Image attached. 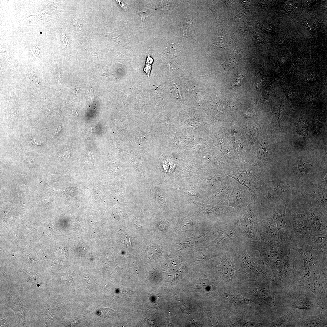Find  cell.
<instances>
[{"instance_id":"2e32d148","label":"cell","mask_w":327,"mask_h":327,"mask_svg":"<svg viewBox=\"0 0 327 327\" xmlns=\"http://www.w3.org/2000/svg\"><path fill=\"white\" fill-rule=\"evenodd\" d=\"M63 39L62 38L63 42L64 44L65 45V46L68 47L69 46V45L70 44L69 42L68 41L67 37L65 36L64 35H63Z\"/></svg>"},{"instance_id":"7a4b0ae2","label":"cell","mask_w":327,"mask_h":327,"mask_svg":"<svg viewBox=\"0 0 327 327\" xmlns=\"http://www.w3.org/2000/svg\"><path fill=\"white\" fill-rule=\"evenodd\" d=\"M275 300L278 309L282 313L295 309L301 314L312 315L327 310V306L309 290L296 285L276 291Z\"/></svg>"},{"instance_id":"e0dca14e","label":"cell","mask_w":327,"mask_h":327,"mask_svg":"<svg viewBox=\"0 0 327 327\" xmlns=\"http://www.w3.org/2000/svg\"><path fill=\"white\" fill-rule=\"evenodd\" d=\"M73 24L74 26H77L80 29L79 23L74 18L73 19Z\"/></svg>"},{"instance_id":"9a60e30c","label":"cell","mask_w":327,"mask_h":327,"mask_svg":"<svg viewBox=\"0 0 327 327\" xmlns=\"http://www.w3.org/2000/svg\"><path fill=\"white\" fill-rule=\"evenodd\" d=\"M118 5L122 8L124 10L126 11L127 9V5L124 2L121 0H117Z\"/></svg>"},{"instance_id":"52a82bcc","label":"cell","mask_w":327,"mask_h":327,"mask_svg":"<svg viewBox=\"0 0 327 327\" xmlns=\"http://www.w3.org/2000/svg\"><path fill=\"white\" fill-rule=\"evenodd\" d=\"M237 182L230 194L228 205L233 208L242 215L246 207L253 200L248 189H240Z\"/></svg>"},{"instance_id":"4fadbf2b","label":"cell","mask_w":327,"mask_h":327,"mask_svg":"<svg viewBox=\"0 0 327 327\" xmlns=\"http://www.w3.org/2000/svg\"><path fill=\"white\" fill-rule=\"evenodd\" d=\"M298 127L299 131L302 136L306 140L308 139L309 129L308 126L304 123L301 122L299 124Z\"/></svg>"},{"instance_id":"ac0fdd59","label":"cell","mask_w":327,"mask_h":327,"mask_svg":"<svg viewBox=\"0 0 327 327\" xmlns=\"http://www.w3.org/2000/svg\"><path fill=\"white\" fill-rule=\"evenodd\" d=\"M61 129V127L60 125H58L56 129L55 134H58L59 132Z\"/></svg>"},{"instance_id":"8fae6325","label":"cell","mask_w":327,"mask_h":327,"mask_svg":"<svg viewBox=\"0 0 327 327\" xmlns=\"http://www.w3.org/2000/svg\"><path fill=\"white\" fill-rule=\"evenodd\" d=\"M198 289L201 292L206 293L213 292L216 288L215 283L209 280H203L198 285Z\"/></svg>"},{"instance_id":"6da1fadb","label":"cell","mask_w":327,"mask_h":327,"mask_svg":"<svg viewBox=\"0 0 327 327\" xmlns=\"http://www.w3.org/2000/svg\"><path fill=\"white\" fill-rule=\"evenodd\" d=\"M262 256L271 268L278 290L296 285L303 275L294 267L295 255L290 253L289 244L282 238L265 245Z\"/></svg>"},{"instance_id":"7c38bea8","label":"cell","mask_w":327,"mask_h":327,"mask_svg":"<svg viewBox=\"0 0 327 327\" xmlns=\"http://www.w3.org/2000/svg\"><path fill=\"white\" fill-rule=\"evenodd\" d=\"M311 168L309 163L306 161H302L299 163L296 168V173L300 175H305L308 174Z\"/></svg>"},{"instance_id":"3957f363","label":"cell","mask_w":327,"mask_h":327,"mask_svg":"<svg viewBox=\"0 0 327 327\" xmlns=\"http://www.w3.org/2000/svg\"><path fill=\"white\" fill-rule=\"evenodd\" d=\"M290 249L294 250L301 255L304 261L305 271L301 279L318 271L321 276H327V250L312 248L303 240L289 242Z\"/></svg>"},{"instance_id":"9c48e42d","label":"cell","mask_w":327,"mask_h":327,"mask_svg":"<svg viewBox=\"0 0 327 327\" xmlns=\"http://www.w3.org/2000/svg\"><path fill=\"white\" fill-rule=\"evenodd\" d=\"M224 297L228 304L233 306H244L251 304L253 302H256L254 298L253 301L252 299L246 298L239 294L226 293L224 294Z\"/></svg>"},{"instance_id":"277c9868","label":"cell","mask_w":327,"mask_h":327,"mask_svg":"<svg viewBox=\"0 0 327 327\" xmlns=\"http://www.w3.org/2000/svg\"><path fill=\"white\" fill-rule=\"evenodd\" d=\"M226 175L248 189L254 201L265 179L259 172L249 167L230 171Z\"/></svg>"},{"instance_id":"30bf717a","label":"cell","mask_w":327,"mask_h":327,"mask_svg":"<svg viewBox=\"0 0 327 327\" xmlns=\"http://www.w3.org/2000/svg\"><path fill=\"white\" fill-rule=\"evenodd\" d=\"M326 235H310L306 240V243L314 249L327 250Z\"/></svg>"},{"instance_id":"8992f818","label":"cell","mask_w":327,"mask_h":327,"mask_svg":"<svg viewBox=\"0 0 327 327\" xmlns=\"http://www.w3.org/2000/svg\"><path fill=\"white\" fill-rule=\"evenodd\" d=\"M296 285L307 288L322 303L327 306V292L324 288L318 271L313 272L306 278L298 281Z\"/></svg>"},{"instance_id":"5b68a950","label":"cell","mask_w":327,"mask_h":327,"mask_svg":"<svg viewBox=\"0 0 327 327\" xmlns=\"http://www.w3.org/2000/svg\"><path fill=\"white\" fill-rule=\"evenodd\" d=\"M327 326V310H325L315 314H300L295 317L291 321L286 324L285 327H324Z\"/></svg>"},{"instance_id":"5bb4252c","label":"cell","mask_w":327,"mask_h":327,"mask_svg":"<svg viewBox=\"0 0 327 327\" xmlns=\"http://www.w3.org/2000/svg\"><path fill=\"white\" fill-rule=\"evenodd\" d=\"M153 59L148 55L147 58L145 67L144 69V71L146 73L148 78L149 77L151 71V65L153 62Z\"/></svg>"},{"instance_id":"ba28073f","label":"cell","mask_w":327,"mask_h":327,"mask_svg":"<svg viewBox=\"0 0 327 327\" xmlns=\"http://www.w3.org/2000/svg\"><path fill=\"white\" fill-rule=\"evenodd\" d=\"M310 235H327L326 214L318 210H306Z\"/></svg>"}]
</instances>
